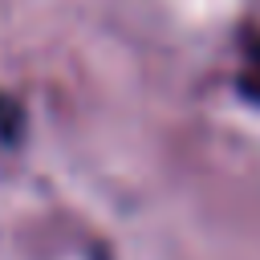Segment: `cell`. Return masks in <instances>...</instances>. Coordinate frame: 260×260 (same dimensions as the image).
<instances>
[{
  "label": "cell",
  "instance_id": "6da1fadb",
  "mask_svg": "<svg viewBox=\"0 0 260 260\" xmlns=\"http://www.w3.org/2000/svg\"><path fill=\"white\" fill-rule=\"evenodd\" d=\"M236 89L244 102L260 106V32L248 37L244 45V57H240V73H236Z\"/></svg>",
  "mask_w": 260,
  "mask_h": 260
},
{
  "label": "cell",
  "instance_id": "7a4b0ae2",
  "mask_svg": "<svg viewBox=\"0 0 260 260\" xmlns=\"http://www.w3.org/2000/svg\"><path fill=\"white\" fill-rule=\"evenodd\" d=\"M12 122H16V110H12V106H8L4 98H0V142H4L8 134H12Z\"/></svg>",
  "mask_w": 260,
  "mask_h": 260
}]
</instances>
